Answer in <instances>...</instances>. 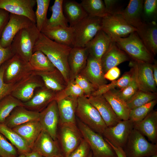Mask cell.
<instances>
[{"label":"cell","instance_id":"cell-18","mask_svg":"<svg viewBox=\"0 0 157 157\" xmlns=\"http://www.w3.org/2000/svg\"><path fill=\"white\" fill-rule=\"evenodd\" d=\"M98 89L107 84L104 77L101 60H97L89 55L86 65L80 73Z\"/></svg>","mask_w":157,"mask_h":157},{"label":"cell","instance_id":"cell-16","mask_svg":"<svg viewBox=\"0 0 157 157\" xmlns=\"http://www.w3.org/2000/svg\"><path fill=\"white\" fill-rule=\"evenodd\" d=\"M36 4V0H0V8L10 13L25 16L35 24L33 8Z\"/></svg>","mask_w":157,"mask_h":157},{"label":"cell","instance_id":"cell-54","mask_svg":"<svg viewBox=\"0 0 157 157\" xmlns=\"http://www.w3.org/2000/svg\"><path fill=\"white\" fill-rule=\"evenodd\" d=\"M105 140L110 145L114 150L116 154L117 157H126L122 148L114 146L112 144L108 141L106 140Z\"/></svg>","mask_w":157,"mask_h":157},{"label":"cell","instance_id":"cell-1","mask_svg":"<svg viewBox=\"0 0 157 157\" xmlns=\"http://www.w3.org/2000/svg\"><path fill=\"white\" fill-rule=\"evenodd\" d=\"M72 48L59 44L40 32L33 47V52L39 50L44 53L61 73L67 85L70 81L68 58Z\"/></svg>","mask_w":157,"mask_h":157},{"label":"cell","instance_id":"cell-4","mask_svg":"<svg viewBox=\"0 0 157 157\" xmlns=\"http://www.w3.org/2000/svg\"><path fill=\"white\" fill-rule=\"evenodd\" d=\"M76 115L81 122L101 135L107 127L98 111L84 95L78 98Z\"/></svg>","mask_w":157,"mask_h":157},{"label":"cell","instance_id":"cell-10","mask_svg":"<svg viewBox=\"0 0 157 157\" xmlns=\"http://www.w3.org/2000/svg\"><path fill=\"white\" fill-rule=\"evenodd\" d=\"M129 66L133 71L139 90L157 93L152 63L132 60Z\"/></svg>","mask_w":157,"mask_h":157},{"label":"cell","instance_id":"cell-9","mask_svg":"<svg viewBox=\"0 0 157 157\" xmlns=\"http://www.w3.org/2000/svg\"><path fill=\"white\" fill-rule=\"evenodd\" d=\"M5 63L3 80L6 83L18 82L33 73L34 71L29 63L16 54Z\"/></svg>","mask_w":157,"mask_h":157},{"label":"cell","instance_id":"cell-36","mask_svg":"<svg viewBox=\"0 0 157 157\" xmlns=\"http://www.w3.org/2000/svg\"><path fill=\"white\" fill-rule=\"evenodd\" d=\"M28 63L35 71H50L56 69L47 56L39 50L33 52Z\"/></svg>","mask_w":157,"mask_h":157},{"label":"cell","instance_id":"cell-59","mask_svg":"<svg viewBox=\"0 0 157 157\" xmlns=\"http://www.w3.org/2000/svg\"><path fill=\"white\" fill-rule=\"evenodd\" d=\"M148 157H157V155L154 156H149Z\"/></svg>","mask_w":157,"mask_h":157},{"label":"cell","instance_id":"cell-5","mask_svg":"<svg viewBox=\"0 0 157 157\" xmlns=\"http://www.w3.org/2000/svg\"><path fill=\"white\" fill-rule=\"evenodd\" d=\"M76 122L83 138L90 147L93 157H117L114 150L101 135L78 119Z\"/></svg>","mask_w":157,"mask_h":157},{"label":"cell","instance_id":"cell-57","mask_svg":"<svg viewBox=\"0 0 157 157\" xmlns=\"http://www.w3.org/2000/svg\"><path fill=\"white\" fill-rule=\"evenodd\" d=\"M17 157H26V155L24 154H20Z\"/></svg>","mask_w":157,"mask_h":157},{"label":"cell","instance_id":"cell-24","mask_svg":"<svg viewBox=\"0 0 157 157\" xmlns=\"http://www.w3.org/2000/svg\"><path fill=\"white\" fill-rule=\"evenodd\" d=\"M136 32L147 49L154 55L157 53V24L155 21L143 22Z\"/></svg>","mask_w":157,"mask_h":157},{"label":"cell","instance_id":"cell-19","mask_svg":"<svg viewBox=\"0 0 157 157\" xmlns=\"http://www.w3.org/2000/svg\"><path fill=\"white\" fill-rule=\"evenodd\" d=\"M88 98L98 111L107 127L113 126L121 120L102 95L90 96Z\"/></svg>","mask_w":157,"mask_h":157},{"label":"cell","instance_id":"cell-49","mask_svg":"<svg viewBox=\"0 0 157 157\" xmlns=\"http://www.w3.org/2000/svg\"><path fill=\"white\" fill-rule=\"evenodd\" d=\"M90 151L88 144L83 138L78 146L67 157H88Z\"/></svg>","mask_w":157,"mask_h":157},{"label":"cell","instance_id":"cell-21","mask_svg":"<svg viewBox=\"0 0 157 157\" xmlns=\"http://www.w3.org/2000/svg\"><path fill=\"white\" fill-rule=\"evenodd\" d=\"M56 93L45 86L38 88L28 101L23 103L24 106L31 110L40 112L55 100Z\"/></svg>","mask_w":157,"mask_h":157},{"label":"cell","instance_id":"cell-22","mask_svg":"<svg viewBox=\"0 0 157 157\" xmlns=\"http://www.w3.org/2000/svg\"><path fill=\"white\" fill-rule=\"evenodd\" d=\"M129 59L128 55L119 47L114 40L101 59L104 74L111 68Z\"/></svg>","mask_w":157,"mask_h":157},{"label":"cell","instance_id":"cell-41","mask_svg":"<svg viewBox=\"0 0 157 157\" xmlns=\"http://www.w3.org/2000/svg\"><path fill=\"white\" fill-rule=\"evenodd\" d=\"M50 1V0H36L37 8L35 12V25L40 32L45 26L48 19L47 13Z\"/></svg>","mask_w":157,"mask_h":157},{"label":"cell","instance_id":"cell-33","mask_svg":"<svg viewBox=\"0 0 157 157\" xmlns=\"http://www.w3.org/2000/svg\"><path fill=\"white\" fill-rule=\"evenodd\" d=\"M102 95L121 120H126L129 119L131 109L126 102L117 94L115 89L106 92Z\"/></svg>","mask_w":157,"mask_h":157},{"label":"cell","instance_id":"cell-8","mask_svg":"<svg viewBox=\"0 0 157 157\" xmlns=\"http://www.w3.org/2000/svg\"><path fill=\"white\" fill-rule=\"evenodd\" d=\"M57 134L59 144L64 157H67L79 145L83 138L76 124H59Z\"/></svg>","mask_w":157,"mask_h":157},{"label":"cell","instance_id":"cell-39","mask_svg":"<svg viewBox=\"0 0 157 157\" xmlns=\"http://www.w3.org/2000/svg\"><path fill=\"white\" fill-rule=\"evenodd\" d=\"M132 76V71H130L124 73L122 76L117 80L112 81L109 84H105L94 91L91 96H97L102 95L106 92L116 88L120 89L126 87L130 82Z\"/></svg>","mask_w":157,"mask_h":157},{"label":"cell","instance_id":"cell-30","mask_svg":"<svg viewBox=\"0 0 157 157\" xmlns=\"http://www.w3.org/2000/svg\"><path fill=\"white\" fill-rule=\"evenodd\" d=\"M33 74L41 78L46 88L56 93L62 90L67 85L63 76L57 69L50 71H34Z\"/></svg>","mask_w":157,"mask_h":157},{"label":"cell","instance_id":"cell-26","mask_svg":"<svg viewBox=\"0 0 157 157\" xmlns=\"http://www.w3.org/2000/svg\"><path fill=\"white\" fill-rule=\"evenodd\" d=\"M40 32L49 39L59 44L73 47V27H44Z\"/></svg>","mask_w":157,"mask_h":157},{"label":"cell","instance_id":"cell-12","mask_svg":"<svg viewBox=\"0 0 157 157\" xmlns=\"http://www.w3.org/2000/svg\"><path fill=\"white\" fill-rule=\"evenodd\" d=\"M134 127L131 120H121L113 126L107 127L102 135L113 145L123 148Z\"/></svg>","mask_w":157,"mask_h":157},{"label":"cell","instance_id":"cell-43","mask_svg":"<svg viewBox=\"0 0 157 157\" xmlns=\"http://www.w3.org/2000/svg\"><path fill=\"white\" fill-rule=\"evenodd\" d=\"M84 95L83 90L73 80L70 81L64 89L56 93L55 100L68 97L78 98Z\"/></svg>","mask_w":157,"mask_h":157},{"label":"cell","instance_id":"cell-11","mask_svg":"<svg viewBox=\"0 0 157 157\" xmlns=\"http://www.w3.org/2000/svg\"><path fill=\"white\" fill-rule=\"evenodd\" d=\"M101 30L113 39L125 38L137 30L118 14L108 15L102 18Z\"/></svg>","mask_w":157,"mask_h":157},{"label":"cell","instance_id":"cell-55","mask_svg":"<svg viewBox=\"0 0 157 157\" xmlns=\"http://www.w3.org/2000/svg\"><path fill=\"white\" fill-rule=\"evenodd\" d=\"M152 64V71L153 77L156 85H157V62L156 60L154 61Z\"/></svg>","mask_w":157,"mask_h":157},{"label":"cell","instance_id":"cell-2","mask_svg":"<svg viewBox=\"0 0 157 157\" xmlns=\"http://www.w3.org/2000/svg\"><path fill=\"white\" fill-rule=\"evenodd\" d=\"M113 39L132 60L150 63L153 62L154 55L145 46L136 31L131 33L128 37Z\"/></svg>","mask_w":157,"mask_h":157},{"label":"cell","instance_id":"cell-32","mask_svg":"<svg viewBox=\"0 0 157 157\" xmlns=\"http://www.w3.org/2000/svg\"><path fill=\"white\" fill-rule=\"evenodd\" d=\"M12 129L22 137L31 149L35 142L42 130L38 121L29 122Z\"/></svg>","mask_w":157,"mask_h":157},{"label":"cell","instance_id":"cell-51","mask_svg":"<svg viewBox=\"0 0 157 157\" xmlns=\"http://www.w3.org/2000/svg\"><path fill=\"white\" fill-rule=\"evenodd\" d=\"M119 1L116 0H104L106 10L108 15L116 14L121 10L118 6Z\"/></svg>","mask_w":157,"mask_h":157},{"label":"cell","instance_id":"cell-56","mask_svg":"<svg viewBox=\"0 0 157 157\" xmlns=\"http://www.w3.org/2000/svg\"><path fill=\"white\" fill-rule=\"evenodd\" d=\"M26 157H44L37 152L32 151L26 155Z\"/></svg>","mask_w":157,"mask_h":157},{"label":"cell","instance_id":"cell-3","mask_svg":"<svg viewBox=\"0 0 157 157\" xmlns=\"http://www.w3.org/2000/svg\"><path fill=\"white\" fill-rule=\"evenodd\" d=\"M40 33L34 23L19 31L11 45L15 54L28 62Z\"/></svg>","mask_w":157,"mask_h":157},{"label":"cell","instance_id":"cell-42","mask_svg":"<svg viewBox=\"0 0 157 157\" xmlns=\"http://www.w3.org/2000/svg\"><path fill=\"white\" fill-rule=\"evenodd\" d=\"M157 103V100L156 99L142 106L131 110L129 119L134 124L140 122L153 110Z\"/></svg>","mask_w":157,"mask_h":157},{"label":"cell","instance_id":"cell-20","mask_svg":"<svg viewBox=\"0 0 157 157\" xmlns=\"http://www.w3.org/2000/svg\"><path fill=\"white\" fill-rule=\"evenodd\" d=\"M113 41L110 36L101 30L85 47L87 49L89 55L101 60V57Z\"/></svg>","mask_w":157,"mask_h":157},{"label":"cell","instance_id":"cell-37","mask_svg":"<svg viewBox=\"0 0 157 157\" xmlns=\"http://www.w3.org/2000/svg\"><path fill=\"white\" fill-rule=\"evenodd\" d=\"M80 3L88 16L102 18L108 15L102 0H82Z\"/></svg>","mask_w":157,"mask_h":157},{"label":"cell","instance_id":"cell-45","mask_svg":"<svg viewBox=\"0 0 157 157\" xmlns=\"http://www.w3.org/2000/svg\"><path fill=\"white\" fill-rule=\"evenodd\" d=\"M157 13V0L144 1L142 16L146 22L155 21Z\"/></svg>","mask_w":157,"mask_h":157},{"label":"cell","instance_id":"cell-53","mask_svg":"<svg viewBox=\"0 0 157 157\" xmlns=\"http://www.w3.org/2000/svg\"><path fill=\"white\" fill-rule=\"evenodd\" d=\"M10 13L0 8V33L7 23L9 19Z\"/></svg>","mask_w":157,"mask_h":157},{"label":"cell","instance_id":"cell-13","mask_svg":"<svg viewBox=\"0 0 157 157\" xmlns=\"http://www.w3.org/2000/svg\"><path fill=\"white\" fill-rule=\"evenodd\" d=\"M33 23L25 16L10 13L9 20L1 33L0 38L1 46L4 48L10 46L19 31Z\"/></svg>","mask_w":157,"mask_h":157},{"label":"cell","instance_id":"cell-25","mask_svg":"<svg viewBox=\"0 0 157 157\" xmlns=\"http://www.w3.org/2000/svg\"><path fill=\"white\" fill-rule=\"evenodd\" d=\"M89 55L86 47L72 48L68 58L70 81L74 80L76 76L80 74L85 67Z\"/></svg>","mask_w":157,"mask_h":157},{"label":"cell","instance_id":"cell-40","mask_svg":"<svg viewBox=\"0 0 157 157\" xmlns=\"http://www.w3.org/2000/svg\"><path fill=\"white\" fill-rule=\"evenodd\" d=\"M157 93L138 90L126 102L131 110L139 107L156 99Z\"/></svg>","mask_w":157,"mask_h":157},{"label":"cell","instance_id":"cell-23","mask_svg":"<svg viewBox=\"0 0 157 157\" xmlns=\"http://www.w3.org/2000/svg\"><path fill=\"white\" fill-rule=\"evenodd\" d=\"M40 112L29 110L23 106L15 107L6 119L4 124L13 129L26 123L39 120Z\"/></svg>","mask_w":157,"mask_h":157},{"label":"cell","instance_id":"cell-48","mask_svg":"<svg viewBox=\"0 0 157 157\" xmlns=\"http://www.w3.org/2000/svg\"><path fill=\"white\" fill-rule=\"evenodd\" d=\"M5 62L0 67V101L11 94L17 83H7L4 82L3 75L6 67Z\"/></svg>","mask_w":157,"mask_h":157},{"label":"cell","instance_id":"cell-6","mask_svg":"<svg viewBox=\"0 0 157 157\" xmlns=\"http://www.w3.org/2000/svg\"><path fill=\"white\" fill-rule=\"evenodd\" d=\"M126 157H148L157 155V144L148 142L134 128L122 148Z\"/></svg>","mask_w":157,"mask_h":157},{"label":"cell","instance_id":"cell-44","mask_svg":"<svg viewBox=\"0 0 157 157\" xmlns=\"http://www.w3.org/2000/svg\"><path fill=\"white\" fill-rule=\"evenodd\" d=\"M132 76L131 80L128 85L124 88L115 91L120 97L126 102L129 100L139 90L136 81L133 71L131 68Z\"/></svg>","mask_w":157,"mask_h":157},{"label":"cell","instance_id":"cell-27","mask_svg":"<svg viewBox=\"0 0 157 157\" xmlns=\"http://www.w3.org/2000/svg\"><path fill=\"white\" fill-rule=\"evenodd\" d=\"M77 99L76 97H68L55 100L59 114V124H76V111Z\"/></svg>","mask_w":157,"mask_h":157},{"label":"cell","instance_id":"cell-28","mask_svg":"<svg viewBox=\"0 0 157 157\" xmlns=\"http://www.w3.org/2000/svg\"><path fill=\"white\" fill-rule=\"evenodd\" d=\"M144 0H131L126 8L120 10V15L130 25L137 28L142 24V13Z\"/></svg>","mask_w":157,"mask_h":157},{"label":"cell","instance_id":"cell-31","mask_svg":"<svg viewBox=\"0 0 157 157\" xmlns=\"http://www.w3.org/2000/svg\"><path fill=\"white\" fill-rule=\"evenodd\" d=\"M63 8L65 16L71 27L88 16L81 3L74 0H63Z\"/></svg>","mask_w":157,"mask_h":157},{"label":"cell","instance_id":"cell-17","mask_svg":"<svg viewBox=\"0 0 157 157\" xmlns=\"http://www.w3.org/2000/svg\"><path fill=\"white\" fill-rule=\"evenodd\" d=\"M32 150L44 157H64L57 140H54L43 130L35 142Z\"/></svg>","mask_w":157,"mask_h":157},{"label":"cell","instance_id":"cell-46","mask_svg":"<svg viewBox=\"0 0 157 157\" xmlns=\"http://www.w3.org/2000/svg\"><path fill=\"white\" fill-rule=\"evenodd\" d=\"M19 155L16 148L0 133V157H17Z\"/></svg>","mask_w":157,"mask_h":157},{"label":"cell","instance_id":"cell-7","mask_svg":"<svg viewBox=\"0 0 157 157\" xmlns=\"http://www.w3.org/2000/svg\"><path fill=\"white\" fill-rule=\"evenodd\" d=\"M102 18L87 16L74 28L73 47H84L101 29Z\"/></svg>","mask_w":157,"mask_h":157},{"label":"cell","instance_id":"cell-14","mask_svg":"<svg viewBox=\"0 0 157 157\" xmlns=\"http://www.w3.org/2000/svg\"><path fill=\"white\" fill-rule=\"evenodd\" d=\"M39 122L42 130L47 132L54 140H57L59 116L55 100L40 112Z\"/></svg>","mask_w":157,"mask_h":157},{"label":"cell","instance_id":"cell-15","mask_svg":"<svg viewBox=\"0 0 157 157\" xmlns=\"http://www.w3.org/2000/svg\"><path fill=\"white\" fill-rule=\"evenodd\" d=\"M39 77L33 73L17 82L11 94L23 103L33 97L37 88L44 87Z\"/></svg>","mask_w":157,"mask_h":157},{"label":"cell","instance_id":"cell-50","mask_svg":"<svg viewBox=\"0 0 157 157\" xmlns=\"http://www.w3.org/2000/svg\"><path fill=\"white\" fill-rule=\"evenodd\" d=\"M1 33H0V38ZM14 54H15L11 45L7 47L4 48L1 46L0 42V67Z\"/></svg>","mask_w":157,"mask_h":157},{"label":"cell","instance_id":"cell-58","mask_svg":"<svg viewBox=\"0 0 157 157\" xmlns=\"http://www.w3.org/2000/svg\"><path fill=\"white\" fill-rule=\"evenodd\" d=\"M88 157H93L92 153L90 151Z\"/></svg>","mask_w":157,"mask_h":157},{"label":"cell","instance_id":"cell-38","mask_svg":"<svg viewBox=\"0 0 157 157\" xmlns=\"http://www.w3.org/2000/svg\"><path fill=\"white\" fill-rule=\"evenodd\" d=\"M23 106L22 102L11 94L0 101V124L4 123L6 119L16 107Z\"/></svg>","mask_w":157,"mask_h":157},{"label":"cell","instance_id":"cell-34","mask_svg":"<svg viewBox=\"0 0 157 157\" xmlns=\"http://www.w3.org/2000/svg\"><path fill=\"white\" fill-rule=\"evenodd\" d=\"M0 133L16 148L19 155H26L32 151L30 146L20 135L4 123L0 124Z\"/></svg>","mask_w":157,"mask_h":157},{"label":"cell","instance_id":"cell-35","mask_svg":"<svg viewBox=\"0 0 157 157\" xmlns=\"http://www.w3.org/2000/svg\"><path fill=\"white\" fill-rule=\"evenodd\" d=\"M63 0H55L53 5L50 8L52 13L51 16L50 18L47 19L44 28H50L57 26H69L68 22L63 12Z\"/></svg>","mask_w":157,"mask_h":157},{"label":"cell","instance_id":"cell-47","mask_svg":"<svg viewBox=\"0 0 157 157\" xmlns=\"http://www.w3.org/2000/svg\"><path fill=\"white\" fill-rule=\"evenodd\" d=\"M74 80L83 90L84 95L88 98L97 90L87 79L80 74L76 76Z\"/></svg>","mask_w":157,"mask_h":157},{"label":"cell","instance_id":"cell-29","mask_svg":"<svg viewBox=\"0 0 157 157\" xmlns=\"http://www.w3.org/2000/svg\"><path fill=\"white\" fill-rule=\"evenodd\" d=\"M134 128L151 143L157 144V111L153 110L142 120L134 123Z\"/></svg>","mask_w":157,"mask_h":157},{"label":"cell","instance_id":"cell-52","mask_svg":"<svg viewBox=\"0 0 157 157\" xmlns=\"http://www.w3.org/2000/svg\"><path fill=\"white\" fill-rule=\"evenodd\" d=\"M120 74V71L118 67H115L108 70L104 74L106 80L113 81L118 78Z\"/></svg>","mask_w":157,"mask_h":157}]
</instances>
